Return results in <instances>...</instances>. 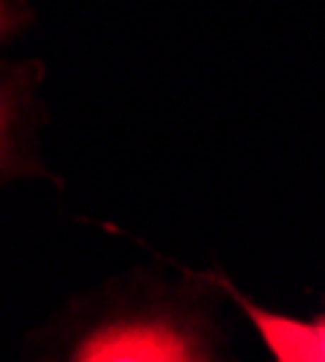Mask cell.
I'll use <instances>...</instances> for the list:
<instances>
[{
	"label": "cell",
	"instance_id": "1",
	"mask_svg": "<svg viewBox=\"0 0 325 362\" xmlns=\"http://www.w3.org/2000/svg\"><path fill=\"white\" fill-rule=\"evenodd\" d=\"M212 273L157 269L102 281L58 305L18 342L21 362H247Z\"/></svg>",
	"mask_w": 325,
	"mask_h": 362
},
{
	"label": "cell",
	"instance_id": "2",
	"mask_svg": "<svg viewBox=\"0 0 325 362\" xmlns=\"http://www.w3.org/2000/svg\"><path fill=\"white\" fill-rule=\"evenodd\" d=\"M227 301L241 310V316L256 327L270 362H325V308L311 319H297L256 305L227 276L212 273Z\"/></svg>",
	"mask_w": 325,
	"mask_h": 362
},
{
	"label": "cell",
	"instance_id": "3",
	"mask_svg": "<svg viewBox=\"0 0 325 362\" xmlns=\"http://www.w3.org/2000/svg\"><path fill=\"white\" fill-rule=\"evenodd\" d=\"M33 87L29 70L0 67V180L38 171L29 154V119H33Z\"/></svg>",
	"mask_w": 325,
	"mask_h": 362
},
{
	"label": "cell",
	"instance_id": "4",
	"mask_svg": "<svg viewBox=\"0 0 325 362\" xmlns=\"http://www.w3.org/2000/svg\"><path fill=\"white\" fill-rule=\"evenodd\" d=\"M9 21H12V18L6 15V9H4V4H0V33H4V29L9 26Z\"/></svg>",
	"mask_w": 325,
	"mask_h": 362
}]
</instances>
